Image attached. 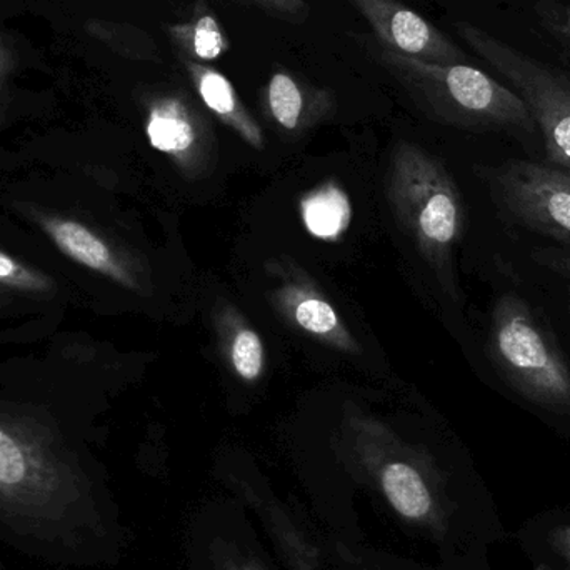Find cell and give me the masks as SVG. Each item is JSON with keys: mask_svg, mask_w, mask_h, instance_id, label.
<instances>
[{"mask_svg": "<svg viewBox=\"0 0 570 570\" xmlns=\"http://www.w3.org/2000/svg\"><path fill=\"white\" fill-rule=\"evenodd\" d=\"M304 220L307 229L322 239L338 236L351 220L347 197L337 189H325L304 203Z\"/></svg>", "mask_w": 570, "mask_h": 570, "instance_id": "cell-13", "label": "cell"}, {"mask_svg": "<svg viewBox=\"0 0 570 570\" xmlns=\"http://www.w3.org/2000/svg\"><path fill=\"white\" fill-rule=\"evenodd\" d=\"M147 137L150 146L160 153L180 154L194 146L197 139L196 122L183 97L170 94L150 104Z\"/></svg>", "mask_w": 570, "mask_h": 570, "instance_id": "cell-10", "label": "cell"}, {"mask_svg": "<svg viewBox=\"0 0 570 570\" xmlns=\"http://www.w3.org/2000/svg\"><path fill=\"white\" fill-rule=\"evenodd\" d=\"M80 499L79 475L47 435L0 421V515L39 532H63Z\"/></svg>", "mask_w": 570, "mask_h": 570, "instance_id": "cell-1", "label": "cell"}, {"mask_svg": "<svg viewBox=\"0 0 570 570\" xmlns=\"http://www.w3.org/2000/svg\"><path fill=\"white\" fill-rule=\"evenodd\" d=\"M539 13L546 26L570 46V0H544Z\"/></svg>", "mask_w": 570, "mask_h": 570, "instance_id": "cell-19", "label": "cell"}, {"mask_svg": "<svg viewBox=\"0 0 570 570\" xmlns=\"http://www.w3.org/2000/svg\"><path fill=\"white\" fill-rule=\"evenodd\" d=\"M249 2L288 22H302L308 12L307 0H249Z\"/></svg>", "mask_w": 570, "mask_h": 570, "instance_id": "cell-20", "label": "cell"}, {"mask_svg": "<svg viewBox=\"0 0 570 570\" xmlns=\"http://www.w3.org/2000/svg\"><path fill=\"white\" fill-rule=\"evenodd\" d=\"M375 59L405 89L465 127L532 132L534 120L514 90L469 63H432L379 46Z\"/></svg>", "mask_w": 570, "mask_h": 570, "instance_id": "cell-2", "label": "cell"}, {"mask_svg": "<svg viewBox=\"0 0 570 570\" xmlns=\"http://www.w3.org/2000/svg\"><path fill=\"white\" fill-rule=\"evenodd\" d=\"M264 96L271 116L287 130L297 129L307 110L325 99L324 90L307 86L287 69H276L271 73Z\"/></svg>", "mask_w": 570, "mask_h": 570, "instance_id": "cell-11", "label": "cell"}, {"mask_svg": "<svg viewBox=\"0 0 570 570\" xmlns=\"http://www.w3.org/2000/svg\"><path fill=\"white\" fill-rule=\"evenodd\" d=\"M166 30L179 59L190 62L209 66L230 49L229 37L207 0H196L189 19L169 23Z\"/></svg>", "mask_w": 570, "mask_h": 570, "instance_id": "cell-7", "label": "cell"}, {"mask_svg": "<svg viewBox=\"0 0 570 570\" xmlns=\"http://www.w3.org/2000/svg\"><path fill=\"white\" fill-rule=\"evenodd\" d=\"M53 285V281L46 274L0 250V287L19 294L42 295L52 292Z\"/></svg>", "mask_w": 570, "mask_h": 570, "instance_id": "cell-16", "label": "cell"}, {"mask_svg": "<svg viewBox=\"0 0 570 570\" xmlns=\"http://www.w3.org/2000/svg\"><path fill=\"white\" fill-rule=\"evenodd\" d=\"M495 196L515 223L570 244V170L511 160L499 167Z\"/></svg>", "mask_w": 570, "mask_h": 570, "instance_id": "cell-5", "label": "cell"}, {"mask_svg": "<svg viewBox=\"0 0 570 570\" xmlns=\"http://www.w3.org/2000/svg\"><path fill=\"white\" fill-rule=\"evenodd\" d=\"M10 69H12V57H10L7 47L0 42V86H2L3 80L9 76Z\"/></svg>", "mask_w": 570, "mask_h": 570, "instance_id": "cell-22", "label": "cell"}, {"mask_svg": "<svg viewBox=\"0 0 570 570\" xmlns=\"http://www.w3.org/2000/svg\"><path fill=\"white\" fill-rule=\"evenodd\" d=\"M459 36L511 83L541 130L552 166L570 170V77L552 69L469 22L455 23Z\"/></svg>", "mask_w": 570, "mask_h": 570, "instance_id": "cell-4", "label": "cell"}, {"mask_svg": "<svg viewBox=\"0 0 570 570\" xmlns=\"http://www.w3.org/2000/svg\"><path fill=\"white\" fill-rule=\"evenodd\" d=\"M566 266H568V269L570 271V257H568V261H566Z\"/></svg>", "mask_w": 570, "mask_h": 570, "instance_id": "cell-23", "label": "cell"}, {"mask_svg": "<svg viewBox=\"0 0 570 570\" xmlns=\"http://www.w3.org/2000/svg\"><path fill=\"white\" fill-rule=\"evenodd\" d=\"M295 317L305 331L315 332V334H325L337 325L334 308L327 302L317 301V298H307L302 302L295 312Z\"/></svg>", "mask_w": 570, "mask_h": 570, "instance_id": "cell-18", "label": "cell"}, {"mask_svg": "<svg viewBox=\"0 0 570 570\" xmlns=\"http://www.w3.org/2000/svg\"><path fill=\"white\" fill-rule=\"evenodd\" d=\"M491 352L518 394L539 407L570 412L568 362L518 295H502L495 304Z\"/></svg>", "mask_w": 570, "mask_h": 570, "instance_id": "cell-3", "label": "cell"}, {"mask_svg": "<svg viewBox=\"0 0 570 570\" xmlns=\"http://www.w3.org/2000/svg\"><path fill=\"white\" fill-rule=\"evenodd\" d=\"M382 485L395 511L401 512L404 518L422 519L431 512V492L411 465H389L382 475Z\"/></svg>", "mask_w": 570, "mask_h": 570, "instance_id": "cell-12", "label": "cell"}, {"mask_svg": "<svg viewBox=\"0 0 570 570\" xmlns=\"http://www.w3.org/2000/svg\"><path fill=\"white\" fill-rule=\"evenodd\" d=\"M180 62L207 109L226 120L234 129L239 130L250 142L259 144V127L256 126L246 107L240 104L233 82L216 67L184 59H180Z\"/></svg>", "mask_w": 570, "mask_h": 570, "instance_id": "cell-9", "label": "cell"}, {"mask_svg": "<svg viewBox=\"0 0 570 570\" xmlns=\"http://www.w3.org/2000/svg\"><path fill=\"white\" fill-rule=\"evenodd\" d=\"M379 46L432 63H465L468 53L434 23L399 0H352Z\"/></svg>", "mask_w": 570, "mask_h": 570, "instance_id": "cell-6", "label": "cell"}, {"mask_svg": "<svg viewBox=\"0 0 570 570\" xmlns=\"http://www.w3.org/2000/svg\"><path fill=\"white\" fill-rule=\"evenodd\" d=\"M94 36L112 47L122 56L134 60H146V62H160L159 47L156 40L144 32L139 27L129 26V23L114 22H92Z\"/></svg>", "mask_w": 570, "mask_h": 570, "instance_id": "cell-15", "label": "cell"}, {"mask_svg": "<svg viewBox=\"0 0 570 570\" xmlns=\"http://www.w3.org/2000/svg\"><path fill=\"white\" fill-rule=\"evenodd\" d=\"M459 206L449 187L432 190L428 203L419 214L422 234L435 246H451L459 233Z\"/></svg>", "mask_w": 570, "mask_h": 570, "instance_id": "cell-14", "label": "cell"}, {"mask_svg": "<svg viewBox=\"0 0 570 570\" xmlns=\"http://www.w3.org/2000/svg\"><path fill=\"white\" fill-rule=\"evenodd\" d=\"M556 549L570 562V528H561L552 534Z\"/></svg>", "mask_w": 570, "mask_h": 570, "instance_id": "cell-21", "label": "cell"}, {"mask_svg": "<svg viewBox=\"0 0 570 570\" xmlns=\"http://www.w3.org/2000/svg\"><path fill=\"white\" fill-rule=\"evenodd\" d=\"M234 365L243 377L256 379L263 368V344L259 335L253 331H243L237 335L233 348Z\"/></svg>", "mask_w": 570, "mask_h": 570, "instance_id": "cell-17", "label": "cell"}, {"mask_svg": "<svg viewBox=\"0 0 570 570\" xmlns=\"http://www.w3.org/2000/svg\"><path fill=\"white\" fill-rule=\"evenodd\" d=\"M40 227L67 259L96 273L106 274L112 279L122 283L126 281V274L120 269L107 244L89 227L73 219L53 216L42 217Z\"/></svg>", "mask_w": 570, "mask_h": 570, "instance_id": "cell-8", "label": "cell"}]
</instances>
